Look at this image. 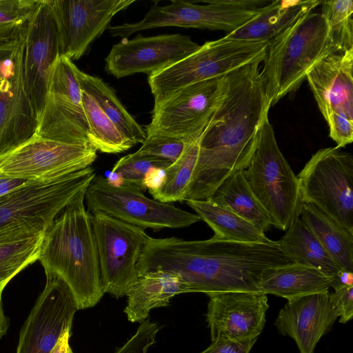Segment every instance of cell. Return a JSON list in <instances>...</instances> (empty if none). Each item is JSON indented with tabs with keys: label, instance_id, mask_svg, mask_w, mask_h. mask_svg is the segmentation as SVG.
<instances>
[{
	"label": "cell",
	"instance_id": "6da1fadb",
	"mask_svg": "<svg viewBox=\"0 0 353 353\" xmlns=\"http://www.w3.org/2000/svg\"><path fill=\"white\" fill-rule=\"evenodd\" d=\"M260 63L225 76L223 94L198 140L197 160L184 201L208 199L228 176L248 165L271 107Z\"/></svg>",
	"mask_w": 353,
	"mask_h": 353
},
{
	"label": "cell",
	"instance_id": "7a4b0ae2",
	"mask_svg": "<svg viewBox=\"0 0 353 353\" xmlns=\"http://www.w3.org/2000/svg\"><path fill=\"white\" fill-rule=\"evenodd\" d=\"M291 263L276 241L249 243L214 236L194 241L149 236L137 270L139 274L154 270L176 274L189 292L210 296L226 292H261L259 281L262 272Z\"/></svg>",
	"mask_w": 353,
	"mask_h": 353
},
{
	"label": "cell",
	"instance_id": "3957f363",
	"mask_svg": "<svg viewBox=\"0 0 353 353\" xmlns=\"http://www.w3.org/2000/svg\"><path fill=\"white\" fill-rule=\"evenodd\" d=\"M85 190L46 231L39 256L45 272L68 285L77 310L94 307L104 294L91 214L84 205Z\"/></svg>",
	"mask_w": 353,
	"mask_h": 353
},
{
	"label": "cell",
	"instance_id": "277c9868",
	"mask_svg": "<svg viewBox=\"0 0 353 353\" xmlns=\"http://www.w3.org/2000/svg\"><path fill=\"white\" fill-rule=\"evenodd\" d=\"M339 52L320 12H310L271 40L261 70L271 106L297 90L318 62Z\"/></svg>",
	"mask_w": 353,
	"mask_h": 353
},
{
	"label": "cell",
	"instance_id": "5b68a950",
	"mask_svg": "<svg viewBox=\"0 0 353 353\" xmlns=\"http://www.w3.org/2000/svg\"><path fill=\"white\" fill-rule=\"evenodd\" d=\"M268 43L227 35L205 42L185 58L148 76L154 103L186 85L222 77L245 65L263 62Z\"/></svg>",
	"mask_w": 353,
	"mask_h": 353
},
{
	"label": "cell",
	"instance_id": "8992f818",
	"mask_svg": "<svg viewBox=\"0 0 353 353\" xmlns=\"http://www.w3.org/2000/svg\"><path fill=\"white\" fill-rule=\"evenodd\" d=\"M246 180L270 216L272 225L285 231L300 216L303 203L299 180L281 152L266 117L248 165Z\"/></svg>",
	"mask_w": 353,
	"mask_h": 353
},
{
	"label": "cell",
	"instance_id": "52a82bcc",
	"mask_svg": "<svg viewBox=\"0 0 353 353\" xmlns=\"http://www.w3.org/2000/svg\"><path fill=\"white\" fill-rule=\"evenodd\" d=\"M95 175L90 166L53 180L36 181L1 197L0 236L24 230L46 232Z\"/></svg>",
	"mask_w": 353,
	"mask_h": 353
},
{
	"label": "cell",
	"instance_id": "ba28073f",
	"mask_svg": "<svg viewBox=\"0 0 353 353\" xmlns=\"http://www.w3.org/2000/svg\"><path fill=\"white\" fill-rule=\"evenodd\" d=\"M196 4L183 0H172L165 6L153 5L143 19L138 22L110 26L112 37L127 39L133 33L155 28L223 30L232 32L250 20L267 0H208Z\"/></svg>",
	"mask_w": 353,
	"mask_h": 353
},
{
	"label": "cell",
	"instance_id": "9c48e42d",
	"mask_svg": "<svg viewBox=\"0 0 353 353\" xmlns=\"http://www.w3.org/2000/svg\"><path fill=\"white\" fill-rule=\"evenodd\" d=\"M85 199L89 212H103L143 230L183 228L201 221L196 214L148 198L134 185L114 183L101 175L93 177Z\"/></svg>",
	"mask_w": 353,
	"mask_h": 353
},
{
	"label": "cell",
	"instance_id": "30bf717a",
	"mask_svg": "<svg viewBox=\"0 0 353 353\" xmlns=\"http://www.w3.org/2000/svg\"><path fill=\"white\" fill-rule=\"evenodd\" d=\"M303 203L353 233V157L338 147L319 150L297 176Z\"/></svg>",
	"mask_w": 353,
	"mask_h": 353
},
{
	"label": "cell",
	"instance_id": "8fae6325",
	"mask_svg": "<svg viewBox=\"0 0 353 353\" xmlns=\"http://www.w3.org/2000/svg\"><path fill=\"white\" fill-rule=\"evenodd\" d=\"M90 214L103 292L121 298L139 275L137 263L149 236L143 229L103 212Z\"/></svg>",
	"mask_w": 353,
	"mask_h": 353
},
{
	"label": "cell",
	"instance_id": "7c38bea8",
	"mask_svg": "<svg viewBox=\"0 0 353 353\" xmlns=\"http://www.w3.org/2000/svg\"><path fill=\"white\" fill-rule=\"evenodd\" d=\"M77 68L63 56L54 64L35 135L71 144H90Z\"/></svg>",
	"mask_w": 353,
	"mask_h": 353
},
{
	"label": "cell",
	"instance_id": "4fadbf2b",
	"mask_svg": "<svg viewBox=\"0 0 353 353\" xmlns=\"http://www.w3.org/2000/svg\"><path fill=\"white\" fill-rule=\"evenodd\" d=\"M224 81L225 76L194 83L154 103L147 137L198 140L221 99Z\"/></svg>",
	"mask_w": 353,
	"mask_h": 353
},
{
	"label": "cell",
	"instance_id": "5bb4252c",
	"mask_svg": "<svg viewBox=\"0 0 353 353\" xmlns=\"http://www.w3.org/2000/svg\"><path fill=\"white\" fill-rule=\"evenodd\" d=\"M353 48L318 62L306 79L329 128L341 148L353 141Z\"/></svg>",
	"mask_w": 353,
	"mask_h": 353
},
{
	"label": "cell",
	"instance_id": "9a60e30c",
	"mask_svg": "<svg viewBox=\"0 0 353 353\" xmlns=\"http://www.w3.org/2000/svg\"><path fill=\"white\" fill-rule=\"evenodd\" d=\"M25 36L0 44V156L36 132L37 118L23 79Z\"/></svg>",
	"mask_w": 353,
	"mask_h": 353
},
{
	"label": "cell",
	"instance_id": "2e32d148",
	"mask_svg": "<svg viewBox=\"0 0 353 353\" xmlns=\"http://www.w3.org/2000/svg\"><path fill=\"white\" fill-rule=\"evenodd\" d=\"M97 157L91 144H71L34 134L0 156V174L50 181L91 166Z\"/></svg>",
	"mask_w": 353,
	"mask_h": 353
},
{
	"label": "cell",
	"instance_id": "e0dca14e",
	"mask_svg": "<svg viewBox=\"0 0 353 353\" xmlns=\"http://www.w3.org/2000/svg\"><path fill=\"white\" fill-rule=\"evenodd\" d=\"M59 38L61 56L78 60L110 26L115 14L136 0H47Z\"/></svg>",
	"mask_w": 353,
	"mask_h": 353
},
{
	"label": "cell",
	"instance_id": "ac0fdd59",
	"mask_svg": "<svg viewBox=\"0 0 353 353\" xmlns=\"http://www.w3.org/2000/svg\"><path fill=\"white\" fill-rule=\"evenodd\" d=\"M46 286L25 321L16 353H50L62 333L72 328L77 310L68 285L46 272Z\"/></svg>",
	"mask_w": 353,
	"mask_h": 353
},
{
	"label": "cell",
	"instance_id": "d6986e66",
	"mask_svg": "<svg viewBox=\"0 0 353 353\" xmlns=\"http://www.w3.org/2000/svg\"><path fill=\"white\" fill-rule=\"evenodd\" d=\"M181 34L122 39L105 58V70L117 79L137 73L148 76L188 56L199 48Z\"/></svg>",
	"mask_w": 353,
	"mask_h": 353
},
{
	"label": "cell",
	"instance_id": "ffe728a7",
	"mask_svg": "<svg viewBox=\"0 0 353 353\" xmlns=\"http://www.w3.org/2000/svg\"><path fill=\"white\" fill-rule=\"evenodd\" d=\"M61 56L56 21L47 0H41L24 41L23 79L38 119L45 102L52 67Z\"/></svg>",
	"mask_w": 353,
	"mask_h": 353
},
{
	"label": "cell",
	"instance_id": "44dd1931",
	"mask_svg": "<svg viewBox=\"0 0 353 353\" xmlns=\"http://www.w3.org/2000/svg\"><path fill=\"white\" fill-rule=\"evenodd\" d=\"M209 297L206 321L212 341L258 339L265 326L269 307L267 294L238 291Z\"/></svg>",
	"mask_w": 353,
	"mask_h": 353
},
{
	"label": "cell",
	"instance_id": "7402d4cb",
	"mask_svg": "<svg viewBox=\"0 0 353 353\" xmlns=\"http://www.w3.org/2000/svg\"><path fill=\"white\" fill-rule=\"evenodd\" d=\"M338 317L326 291L288 300L274 325L280 334L295 341L300 353H314Z\"/></svg>",
	"mask_w": 353,
	"mask_h": 353
},
{
	"label": "cell",
	"instance_id": "603a6c76",
	"mask_svg": "<svg viewBox=\"0 0 353 353\" xmlns=\"http://www.w3.org/2000/svg\"><path fill=\"white\" fill-rule=\"evenodd\" d=\"M319 0H276L261 8L246 23L226 35L248 41L271 40L321 5Z\"/></svg>",
	"mask_w": 353,
	"mask_h": 353
},
{
	"label": "cell",
	"instance_id": "cb8c5ba5",
	"mask_svg": "<svg viewBox=\"0 0 353 353\" xmlns=\"http://www.w3.org/2000/svg\"><path fill=\"white\" fill-rule=\"evenodd\" d=\"M189 292L185 283L176 274L154 270L139 274L128 291L124 309L132 323H142L151 310L166 307L176 295Z\"/></svg>",
	"mask_w": 353,
	"mask_h": 353
},
{
	"label": "cell",
	"instance_id": "d4e9b609",
	"mask_svg": "<svg viewBox=\"0 0 353 353\" xmlns=\"http://www.w3.org/2000/svg\"><path fill=\"white\" fill-rule=\"evenodd\" d=\"M334 280L315 268L291 263L264 270L260 276L259 288L265 294L290 300L328 291Z\"/></svg>",
	"mask_w": 353,
	"mask_h": 353
},
{
	"label": "cell",
	"instance_id": "484cf974",
	"mask_svg": "<svg viewBox=\"0 0 353 353\" xmlns=\"http://www.w3.org/2000/svg\"><path fill=\"white\" fill-rule=\"evenodd\" d=\"M276 241L281 252L292 263L315 268L334 279L336 277L340 268L300 216Z\"/></svg>",
	"mask_w": 353,
	"mask_h": 353
},
{
	"label": "cell",
	"instance_id": "4316f807",
	"mask_svg": "<svg viewBox=\"0 0 353 353\" xmlns=\"http://www.w3.org/2000/svg\"><path fill=\"white\" fill-rule=\"evenodd\" d=\"M184 201L211 228L216 238L249 243L273 241L248 221L209 199Z\"/></svg>",
	"mask_w": 353,
	"mask_h": 353
},
{
	"label": "cell",
	"instance_id": "83f0119b",
	"mask_svg": "<svg viewBox=\"0 0 353 353\" xmlns=\"http://www.w3.org/2000/svg\"><path fill=\"white\" fill-rule=\"evenodd\" d=\"M208 199L228 208L263 232L272 225L270 216L252 191L243 169L228 176Z\"/></svg>",
	"mask_w": 353,
	"mask_h": 353
},
{
	"label": "cell",
	"instance_id": "f1b7e54d",
	"mask_svg": "<svg viewBox=\"0 0 353 353\" xmlns=\"http://www.w3.org/2000/svg\"><path fill=\"white\" fill-rule=\"evenodd\" d=\"M300 217L340 269L353 272V233L311 203H303Z\"/></svg>",
	"mask_w": 353,
	"mask_h": 353
},
{
	"label": "cell",
	"instance_id": "f546056e",
	"mask_svg": "<svg viewBox=\"0 0 353 353\" xmlns=\"http://www.w3.org/2000/svg\"><path fill=\"white\" fill-rule=\"evenodd\" d=\"M77 76L82 90L91 96L105 114L135 145L146 139L145 130L128 112L114 90L103 79L86 74L78 68Z\"/></svg>",
	"mask_w": 353,
	"mask_h": 353
},
{
	"label": "cell",
	"instance_id": "4dcf8cb0",
	"mask_svg": "<svg viewBox=\"0 0 353 353\" xmlns=\"http://www.w3.org/2000/svg\"><path fill=\"white\" fill-rule=\"evenodd\" d=\"M45 232L24 230L0 236V299L8 282L39 259Z\"/></svg>",
	"mask_w": 353,
	"mask_h": 353
},
{
	"label": "cell",
	"instance_id": "1f68e13d",
	"mask_svg": "<svg viewBox=\"0 0 353 353\" xmlns=\"http://www.w3.org/2000/svg\"><path fill=\"white\" fill-rule=\"evenodd\" d=\"M198 140L188 143L180 157L163 170L160 183L148 189L154 200L165 203L184 201L197 160Z\"/></svg>",
	"mask_w": 353,
	"mask_h": 353
},
{
	"label": "cell",
	"instance_id": "d6a6232c",
	"mask_svg": "<svg viewBox=\"0 0 353 353\" xmlns=\"http://www.w3.org/2000/svg\"><path fill=\"white\" fill-rule=\"evenodd\" d=\"M82 103L89 126L90 144L97 151L118 154L135 145L110 120L94 99L83 90Z\"/></svg>",
	"mask_w": 353,
	"mask_h": 353
},
{
	"label": "cell",
	"instance_id": "836d02e7",
	"mask_svg": "<svg viewBox=\"0 0 353 353\" xmlns=\"http://www.w3.org/2000/svg\"><path fill=\"white\" fill-rule=\"evenodd\" d=\"M41 0H0V44L26 36Z\"/></svg>",
	"mask_w": 353,
	"mask_h": 353
},
{
	"label": "cell",
	"instance_id": "e575fe53",
	"mask_svg": "<svg viewBox=\"0 0 353 353\" xmlns=\"http://www.w3.org/2000/svg\"><path fill=\"white\" fill-rule=\"evenodd\" d=\"M171 163L164 159L134 152L117 161L108 178L116 176L119 179L114 183L132 184L145 192L147 190L145 181L148 176L154 170H165Z\"/></svg>",
	"mask_w": 353,
	"mask_h": 353
},
{
	"label": "cell",
	"instance_id": "d590c367",
	"mask_svg": "<svg viewBox=\"0 0 353 353\" xmlns=\"http://www.w3.org/2000/svg\"><path fill=\"white\" fill-rule=\"evenodd\" d=\"M321 14L325 18L339 52L353 48V1H322Z\"/></svg>",
	"mask_w": 353,
	"mask_h": 353
},
{
	"label": "cell",
	"instance_id": "8d00e7d4",
	"mask_svg": "<svg viewBox=\"0 0 353 353\" xmlns=\"http://www.w3.org/2000/svg\"><path fill=\"white\" fill-rule=\"evenodd\" d=\"M181 139L165 136H150L135 152L140 155L157 157L174 162L183 152L186 144Z\"/></svg>",
	"mask_w": 353,
	"mask_h": 353
},
{
	"label": "cell",
	"instance_id": "74e56055",
	"mask_svg": "<svg viewBox=\"0 0 353 353\" xmlns=\"http://www.w3.org/2000/svg\"><path fill=\"white\" fill-rule=\"evenodd\" d=\"M161 327L158 322L147 319L115 353H148L149 348L156 343L157 333Z\"/></svg>",
	"mask_w": 353,
	"mask_h": 353
},
{
	"label": "cell",
	"instance_id": "f35d334b",
	"mask_svg": "<svg viewBox=\"0 0 353 353\" xmlns=\"http://www.w3.org/2000/svg\"><path fill=\"white\" fill-rule=\"evenodd\" d=\"M332 305L339 317V322L345 323L353 316V285L341 286L330 293Z\"/></svg>",
	"mask_w": 353,
	"mask_h": 353
},
{
	"label": "cell",
	"instance_id": "ab89813d",
	"mask_svg": "<svg viewBox=\"0 0 353 353\" xmlns=\"http://www.w3.org/2000/svg\"><path fill=\"white\" fill-rule=\"evenodd\" d=\"M257 339L241 341L214 340L200 353H249Z\"/></svg>",
	"mask_w": 353,
	"mask_h": 353
},
{
	"label": "cell",
	"instance_id": "60d3db41",
	"mask_svg": "<svg viewBox=\"0 0 353 353\" xmlns=\"http://www.w3.org/2000/svg\"><path fill=\"white\" fill-rule=\"evenodd\" d=\"M36 181H40L0 174V198Z\"/></svg>",
	"mask_w": 353,
	"mask_h": 353
},
{
	"label": "cell",
	"instance_id": "b9f144b4",
	"mask_svg": "<svg viewBox=\"0 0 353 353\" xmlns=\"http://www.w3.org/2000/svg\"><path fill=\"white\" fill-rule=\"evenodd\" d=\"M71 329L65 330L50 353H74L69 343Z\"/></svg>",
	"mask_w": 353,
	"mask_h": 353
},
{
	"label": "cell",
	"instance_id": "7bdbcfd3",
	"mask_svg": "<svg viewBox=\"0 0 353 353\" xmlns=\"http://www.w3.org/2000/svg\"><path fill=\"white\" fill-rule=\"evenodd\" d=\"M351 285H353V272L340 269L332 283V288L335 290L341 286Z\"/></svg>",
	"mask_w": 353,
	"mask_h": 353
},
{
	"label": "cell",
	"instance_id": "ee69618b",
	"mask_svg": "<svg viewBox=\"0 0 353 353\" xmlns=\"http://www.w3.org/2000/svg\"><path fill=\"white\" fill-rule=\"evenodd\" d=\"M8 325V318L4 314L1 299H0V339L6 334Z\"/></svg>",
	"mask_w": 353,
	"mask_h": 353
}]
</instances>
